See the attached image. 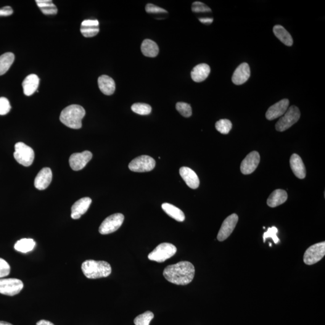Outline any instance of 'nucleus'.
<instances>
[{
	"mask_svg": "<svg viewBox=\"0 0 325 325\" xmlns=\"http://www.w3.org/2000/svg\"><path fill=\"white\" fill-rule=\"evenodd\" d=\"M36 246V242L31 239H23L16 243L15 249L18 252L27 253L33 250Z\"/></svg>",
	"mask_w": 325,
	"mask_h": 325,
	"instance_id": "c85d7f7f",
	"label": "nucleus"
},
{
	"mask_svg": "<svg viewBox=\"0 0 325 325\" xmlns=\"http://www.w3.org/2000/svg\"><path fill=\"white\" fill-rule=\"evenodd\" d=\"M81 269L89 279L105 278L112 272L110 264L104 261L86 260L82 264Z\"/></svg>",
	"mask_w": 325,
	"mask_h": 325,
	"instance_id": "7ed1b4c3",
	"label": "nucleus"
},
{
	"mask_svg": "<svg viewBox=\"0 0 325 325\" xmlns=\"http://www.w3.org/2000/svg\"><path fill=\"white\" fill-rule=\"evenodd\" d=\"M238 221H239V217L236 214H232L225 219L223 224H222L220 230L219 231L218 237H217L219 241L223 242L228 239L236 228Z\"/></svg>",
	"mask_w": 325,
	"mask_h": 325,
	"instance_id": "9b49d317",
	"label": "nucleus"
},
{
	"mask_svg": "<svg viewBox=\"0 0 325 325\" xmlns=\"http://www.w3.org/2000/svg\"><path fill=\"white\" fill-rule=\"evenodd\" d=\"M13 14V10L11 7L6 6L0 9V17H7Z\"/></svg>",
	"mask_w": 325,
	"mask_h": 325,
	"instance_id": "ea45409f",
	"label": "nucleus"
},
{
	"mask_svg": "<svg viewBox=\"0 0 325 325\" xmlns=\"http://www.w3.org/2000/svg\"><path fill=\"white\" fill-rule=\"evenodd\" d=\"M162 208L168 216L175 219L176 221L183 222L184 221L185 215L184 213L175 206L172 205L171 203H164L162 205Z\"/></svg>",
	"mask_w": 325,
	"mask_h": 325,
	"instance_id": "393cba45",
	"label": "nucleus"
},
{
	"mask_svg": "<svg viewBox=\"0 0 325 325\" xmlns=\"http://www.w3.org/2000/svg\"><path fill=\"white\" fill-rule=\"evenodd\" d=\"M14 154L15 160L20 165L28 167L32 165L34 158V150L23 142H18L15 145Z\"/></svg>",
	"mask_w": 325,
	"mask_h": 325,
	"instance_id": "39448f33",
	"label": "nucleus"
},
{
	"mask_svg": "<svg viewBox=\"0 0 325 325\" xmlns=\"http://www.w3.org/2000/svg\"><path fill=\"white\" fill-rule=\"evenodd\" d=\"M216 129L219 133L223 134H227L229 133L232 129V123L228 120H221L216 123Z\"/></svg>",
	"mask_w": 325,
	"mask_h": 325,
	"instance_id": "2f4dec72",
	"label": "nucleus"
},
{
	"mask_svg": "<svg viewBox=\"0 0 325 325\" xmlns=\"http://www.w3.org/2000/svg\"><path fill=\"white\" fill-rule=\"evenodd\" d=\"M195 267L189 261H180L166 267L163 276L171 283L185 285L190 283L194 278Z\"/></svg>",
	"mask_w": 325,
	"mask_h": 325,
	"instance_id": "f257e3e1",
	"label": "nucleus"
},
{
	"mask_svg": "<svg viewBox=\"0 0 325 325\" xmlns=\"http://www.w3.org/2000/svg\"><path fill=\"white\" fill-rule=\"evenodd\" d=\"M289 106V100L283 99L269 108L266 117L269 121L274 120L285 114Z\"/></svg>",
	"mask_w": 325,
	"mask_h": 325,
	"instance_id": "4468645a",
	"label": "nucleus"
},
{
	"mask_svg": "<svg viewBox=\"0 0 325 325\" xmlns=\"http://www.w3.org/2000/svg\"><path fill=\"white\" fill-rule=\"evenodd\" d=\"M273 31L276 38L285 46L289 47L292 46L293 41L291 34L288 32L282 26L279 25L274 26Z\"/></svg>",
	"mask_w": 325,
	"mask_h": 325,
	"instance_id": "a878e982",
	"label": "nucleus"
},
{
	"mask_svg": "<svg viewBox=\"0 0 325 325\" xmlns=\"http://www.w3.org/2000/svg\"><path fill=\"white\" fill-rule=\"evenodd\" d=\"M85 115V110L81 105H71L62 110L60 121L69 128L80 129L82 126L81 121Z\"/></svg>",
	"mask_w": 325,
	"mask_h": 325,
	"instance_id": "f03ea898",
	"label": "nucleus"
},
{
	"mask_svg": "<svg viewBox=\"0 0 325 325\" xmlns=\"http://www.w3.org/2000/svg\"><path fill=\"white\" fill-rule=\"evenodd\" d=\"M0 325H13L11 324L8 323L6 322L0 321Z\"/></svg>",
	"mask_w": 325,
	"mask_h": 325,
	"instance_id": "c03bdc74",
	"label": "nucleus"
},
{
	"mask_svg": "<svg viewBox=\"0 0 325 325\" xmlns=\"http://www.w3.org/2000/svg\"><path fill=\"white\" fill-rule=\"evenodd\" d=\"M176 109L185 118H189L192 115V107L187 103L181 102L176 103Z\"/></svg>",
	"mask_w": 325,
	"mask_h": 325,
	"instance_id": "72a5a7b5",
	"label": "nucleus"
},
{
	"mask_svg": "<svg viewBox=\"0 0 325 325\" xmlns=\"http://www.w3.org/2000/svg\"><path fill=\"white\" fill-rule=\"evenodd\" d=\"M260 162V156L257 151L250 153L240 165V171L244 175H249L254 172Z\"/></svg>",
	"mask_w": 325,
	"mask_h": 325,
	"instance_id": "ddd939ff",
	"label": "nucleus"
},
{
	"mask_svg": "<svg viewBox=\"0 0 325 325\" xmlns=\"http://www.w3.org/2000/svg\"><path fill=\"white\" fill-rule=\"evenodd\" d=\"M36 325H55L52 322L46 321V320H41V321L37 322Z\"/></svg>",
	"mask_w": 325,
	"mask_h": 325,
	"instance_id": "37998d69",
	"label": "nucleus"
},
{
	"mask_svg": "<svg viewBox=\"0 0 325 325\" xmlns=\"http://www.w3.org/2000/svg\"><path fill=\"white\" fill-rule=\"evenodd\" d=\"M155 161L149 155H141L132 160L128 168L135 173H146L154 170Z\"/></svg>",
	"mask_w": 325,
	"mask_h": 325,
	"instance_id": "6e6552de",
	"label": "nucleus"
},
{
	"mask_svg": "<svg viewBox=\"0 0 325 325\" xmlns=\"http://www.w3.org/2000/svg\"><path fill=\"white\" fill-rule=\"evenodd\" d=\"M81 33L86 38H92L99 33V26L81 25Z\"/></svg>",
	"mask_w": 325,
	"mask_h": 325,
	"instance_id": "473e14b6",
	"label": "nucleus"
},
{
	"mask_svg": "<svg viewBox=\"0 0 325 325\" xmlns=\"http://www.w3.org/2000/svg\"><path fill=\"white\" fill-rule=\"evenodd\" d=\"M124 221V216L121 213H116L107 217L100 226V233L105 235L117 231L122 225Z\"/></svg>",
	"mask_w": 325,
	"mask_h": 325,
	"instance_id": "0eeeda50",
	"label": "nucleus"
},
{
	"mask_svg": "<svg viewBox=\"0 0 325 325\" xmlns=\"http://www.w3.org/2000/svg\"><path fill=\"white\" fill-rule=\"evenodd\" d=\"M10 272L9 264L4 259L0 258V278H3V277L9 275Z\"/></svg>",
	"mask_w": 325,
	"mask_h": 325,
	"instance_id": "58836bf2",
	"label": "nucleus"
},
{
	"mask_svg": "<svg viewBox=\"0 0 325 325\" xmlns=\"http://www.w3.org/2000/svg\"><path fill=\"white\" fill-rule=\"evenodd\" d=\"M52 177L51 169L49 168L42 169L34 179V186L39 190L46 189L51 183Z\"/></svg>",
	"mask_w": 325,
	"mask_h": 325,
	"instance_id": "2eb2a0df",
	"label": "nucleus"
},
{
	"mask_svg": "<svg viewBox=\"0 0 325 325\" xmlns=\"http://www.w3.org/2000/svg\"><path fill=\"white\" fill-rule=\"evenodd\" d=\"M154 314L150 311H146L145 313L137 316L134 320L135 325H150V321L154 319Z\"/></svg>",
	"mask_w": 325,
	"mask_h": 325,
	"instance_id": "c756f323",
	"label": "nucleus"
},
{
	"mask_svg": "<svg viewBox=\"0 0 325 325\" xmlns=\"http://www.w3.org/2000/svg\"><path fill=\"white\" fill-rule=\"evenodd\" d=\"M145 10H146V12L148 14L154 15L168 14V11H166L165 9L150 3L147 5L146 7H145Z\"/></svg>",
	"mask_w": 325,
	"mask_h": 325,
	"instance_id": "e433bc0d",
	"label": "nucleus"
},
{
	"mask_svg": "<svg viewBox=\"0 0 325 325\" xmlns=\"http://www.w3.org/2000/svg\"><path fill=\"white\" fill-rule=\"evenodd\" d=\"M92 203V200L89 197L83 198L74 203L71 208V218L78 219L86 213Z\"/></svg>",
	"mask_w": 325,
	"mask_h": 325,
	"instance_id": "f3484780",
	"label": "nucleus"
},
{
	"mask_svg": "<svg viewBox=\"0 0 325 325\" xmlns=\"http://www.w3.org/2000/svg\"><path fill=\"white\" fill-rule=\"evenodd\" d=\"M92 154L88 150L80 153H75L70 157V165L72 170L80 171L85 167L87 164L92 159Z\"/></svg>",
	"mask_w": 325,
	"mask_h": 325,
	"instance_id": "f8f14e48",
	"label": "nucleus"
},
{
	"mask_svg": "<svg viewBox=\"0 0 325 325\" xmlns=\"http://www.w3.org/2000/svg\"><path fill=\"white\" fill-rule=\"evenodd\" d=\"M39 78L36 75H30L23 82L24 93L26 96H31L37 91L39 84Z\"/></svg>",
	"mask_w": 325,
	"mask_h": 325,
	"instance_id": "aec40b11",
	"label": "nucleus"
},
{
	"mask_svg": "<svg viewBox=\"0 0 325 325\" xmlns=\"http://www.w3.org/2000/svg\"><path fill=\"white\" fill-rule=\"evenodd\" d=\"M290 167L293 174L300 179H303L306 176V169L302 158L297 154H293L290 160Z\"/></svg>",
	"mask_w": 325,
	"mask_h": 325,
	"instance_id": "6ab92c4d",
	"label": "nucleus"
},
{
	"mask_svg": "<svg viewBox=\"0 0 325 325\" xmlns=\"http://www.w3.org/2000/svg\"><path fill=\"white\" fill-rule=\"evenodd\" d=\"M141 51L146 57H155L159 52V48L154 41L145 39L141 45Z\"/></svg>",
	"mask_w": 325,
	"mask_h": 325,
	"instance_id": "b1692460",
	"label": "nucleus"
},
{
	"mask_svg": "<svg viewBox=\"0 0 325 325\" xmlns=\"http://www.w3.org/2000/svg\"><path fill=\"white\" fill-rule=\"evenodd\" d=\"M131 110L137 114L148 115L151 112L152 108L150 105L145 103H136L132 105Z\"/></svg>",
	"mask_w": 325,
	"mask_h": 325,
	"instance_id": "7c9ffc66",
	"label": "nucleus"
},
{
	"mask_svg": "<svg viewBox=\"0 0 325 325\" xmlns=\"http://www.w3.org/2000/svg\"><path fill=\"white\" fill-rule=\"evenodd\" d=\"M36 2L44 14L47 15L57 14V8L51 0H36Z\"/></svg>",
	"mask_w": 325,
	"mask_h": 325,
	"instance_id": "cd10ccee",
	"label": "nucleus"
},
{
	"mask_svg": "<svg viewBox=\"0 0 325 325\" xmlns=\"http://www.w3.org/2000/svg\"><path fill=\"white\" fill-rule=\"evenodd\" d=\"M300 117V112L299 108L295 105H292L288 108L285 113L283 117L279 119L275 125L277 131L282 132L287 130V129L297 123Z\"/></svg>",
	"mask_w": 325,
	"mask_h": 325,
	"instance_id": "423d86ee",
	"label": "nucleus"
},
{
	"mask_svg": "<svg viewBox=\"0 0 325 325\" xmlns=\"http://www.w3.org/2000/svg\"><path fill=\"white\" fill-rule=\"evenodd\" d=\"M24 284L22 281L16 278L0 279V293L13 297L23 290Z\"/></svg>",
	"mask_w": 325,
	"mask_h": 325,
	"instance_id": "9d476101",
	"label": "nucleus"
},
{
	"mask_svg": "<svg viewBox=\"0 0 325 325\" xmlns=\"http://www.w3.org/2000/svg\"><path fill=\"white\" fill-rule=\"evenodd\" d=\"M192 11L195 13H208L211 12V10L207 5L203 4V2L196 1L192 4Z\"/></svg>",
	"mask_w": 325,
	"mask_h": 325,
	"instance_id": "c9c22d12",
	"label": "nucleus"
},
{
	"mask_svg": "<svg viewBox=\"0 0 325 325\" xmlns=\"http://www.w3.org/2000/svg\"><path fill=\"white\" fill-rule=\"evenodd\" d=\"M99 21L97 20H86L82 22L81 25L99 26Z\"/></svg>",
	"mask_w": 325,
	"mask_h": 325,
	"instance_id": "a19ab883",
	"label": "nucleus"
},
{
	"mask_svg": "<svg viewBox=\"0 0 325 325\" xmlns=\"http://www.w3.org/2000/svg\"><path fill=\"white\" fill-rule=\"evenodd\" d=\"M179 174L190 188L196 189L200 186V179L197 174L189 168L181 167L179 169Z\"/></svg>",
	"mask_w": 325,
	"mask_h": 325,
	"instance_id": "a211bd4d",
	"label": "nucleus"
},
{
	"mask_svg": "<svg viewBox=\"0 0 325 325\" xmlns=\"http://www.w3.org/2000/svg\"><path fill=\"white\" fill-rule=\"evenodd\" d=\"M200 23L204 24L206 25H209L210 24L213 23V19L212 18H199Z\"/></svg>",
	"mask_w": 325,
	"mask_h": 325,
	"instance_id": "79ce46f5",
	"label": "nucleus"
},
{
	"mask_svg": "<svg viewBox=\"0 0 325 325\" xmlns=\"http://www.w3.org/2000/svg\"><path fill=\"white\" fill-rule=\"evenodd\" d=\"M278 230L275 226H272V228H269L268 231L264 232L263 235V240L264 242L265 243L266 240L268 238H272L273 239L275 244H278L279 242V239L278 237H277V233H278Z\"/></svg>",
	"mask_w": 325,
	"mask_h": 325,
	"instance_id": "f704fd0d",
	"label": "nucleus"
},
{
	"mask_svg": "<svg viewBox=\"0 0 325 325\" xmlns=\"http://www.w3.org/2000/svg\"><path fill=\"white\" fill-rule=\"evenodd\" d=\"M210 73L209 66L205 63H201L193 69L191 72L192 80L197 83H200L206 80Z\"/></svg>",
	"mask_w": 325,
	"mask_h": 325,
	"instance_id": "412c9836",
	"label": "nucleus"
},
{
	"mask_svg": "<svg viewBox=\"0 0 325 325\" xmlns=\"http://www.w3.org/2000/svg\"><path fill=\"white\" fill-rule=\"evenodd\" d=\"M14 60L15 55L12 52H6L0 56V76L7 72Z\"/></svg>",
	"mask_w": 325,
	"mask_h": 325,
	"instance_id": "bb28decb",
	"label": "nucleus"
},
{
	"mask_svg": "<svg viewBox=\"0 0 325 325\" xmlns=\"http://www.w3.org/2000/svg\"><path fill=\"white\" fill-rule=\"evenodd\" d=\"M325 255V242L318 243L306 250L303 255V261L307 265H313L321 261Z\"/></svg>",
	"mask_w": 325,
	"mask_h": 325,
	"instance_id": "1a4fd4ad",
	"label": "nucleus"
},
{
	"mask_svg": "<svg viewBox=\"0 0 325 325\" xmlns=\"http://www.w3.org/2000/svg\"><path fill=\"white\" fill-rule=\"evenodd\" d=\"M288 195L286 191L282 189L274 190L269 196L267 203L272 208L278 207L286 201Z\"/></svg>",
	"mask_w": 325,
	"mask_h": 325,
	"instance_id": "5701e85b",
	"label": "nucleus"
},
{
	"mask_svg": "<svg viewBox=\"0 0 325 325\" xmlns=\"http://www.w3.org/2000/svg\"><path fill=\"white\" fill-rule=\"evenodd\" d=\"M11 109V105L6 98H0V115L7 114Z\"/></svg>",
	"mask_w": 325,
	"mask_h": 325,
	"instance_id": "4c0bfd02",
	"label": "nucleus"
},
{
	"mask_svg": "<svg viewBox=\"0 0 325 325\" xmlns=\"http://www.w3.org/2000/svg\"><path fill=\"white\" fill-rule=\"evenodd\" d=\"M99 88L103 94L106 95L113 94L115 91V82L112 78L106 75L100 76L98 80Z\"/></svg>",
	"mask_w": 325,
	"mask_h": 325,
	"instance_id": "4be33fe9",
	"label": "nucleus"
},
{
	"mask_svg": "<svg viewBox=\"0 0 325 325\" xmlns=\"http://www.w3.org/2000/svg\"><path fill=\"white\" fill-rule=\"evenodd\" d=\"M176 248L169 243H163L155 248L149 255V260L158 263H163L173 257L176 252Z\"/></svg>",
	"mask_w": 325,
	"mask_h": 325,
	"instance_id": "20e7f679",
	"label": "nucleus"
},
{
	"mask_svg": "<svg viewBox=\"0 0 325 325\" xmlns=\"http://www.w3.org/2000/svg\"><path fill=\"white\" fill-rule=\"evenodd\" d=\"M250 76V70L247 63H243L236 68L232 76V81L236 85H241L247 82Z\"/></svg>",
	"mask_w": 325,
	"mask_h": 325,
	"instance_id": "dca6fc26",
	"label": "nucleus"
}]
</instances>
